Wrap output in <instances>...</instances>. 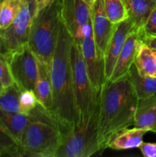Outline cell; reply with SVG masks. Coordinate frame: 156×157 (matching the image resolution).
<instances>
[{"instance_id": "ffe728a7", "label": "cell", "mask_w": 156, "mask_h": 157, "mask_svg": "<svg viewBox=\"0 0 156 157\" xmlns=\"http://www.w3.org/2000/svg\"><path fill=\"white\" fill-rule=\"evenodd\" d=\"M138 72L142 76L156 78V61L152 50L143 42H141L134 61Z\"/></svg>"}, {"instance_id": "d6a6232c", "label": "cell", "mask_w": 156, "mask_h": 157, "mask_svg": "<svg viewBox=\"0 0 156 157\" xmlns=\"http://www.w3.org/2000/svg\"><path fill=\"white\" fill-rule=\"evenodd\" d=\"M152 53H153V55H154V59H155V61H156V50H152Z\"/></svg>"}, {"instance_id": "3957f363", "label": "cell", "mask_w": 156, "mask_h": 157, "mask_svg": "<svg viewBox=\"0 0 156 157\" xmlns=\"http://www.w3.org/2000/svg\"><path fill=\"white\" fill-rule=\"evenodd\" d=\"M61 0L38 10L31 28L28 45L38 61L50 66L61 25Z\"/></svg>"}, {"instance_id": "6da1fadb", "label": "cell", "mask_w": 156, "mask_h": 157, "mask_svg": "<svg viewBox=\"0 0 156 157\" xmlns=\"http://www.w3.org/2000/svg\"><path fill=\"white\" fill-rule=\"evenodd\" d=\"M138 103L128 74L104 83L99 93L97 117L98 137L102 151L116 134L134 124Z\"/></svg>"}, {"instance_id": "5b68a950", "label": "cell", "mask_w": 156, "mask_h": 157, "mask_svg": "<svg viewBox=\"0 0 156 157\" xmlns=\"http://www.w3.org/2000/svg\"><path fill=\"white\" fill-rule=\"evenodd\" d=\"M62 140L59 125L38 120L32 121L21 136L22 156L56 157Z\"/></svg>"}, {"instance_id": "603a6c76", "label": "cell", "mask_w": 156, "mask_h": 157, "mask_svg": "<svg viewBox=\"0 0 156 157\" xmlns=\"http://www.w3.org/2000/svg\"><path fill=\"white\" fill-rule=\"evenodd\" d=\"M21 0H2L0 2V29L9 26L19 11Z\"/></svg>"}, {"instance_id": "277c9868", "label": "cell", "mask_w": 156, "mask_h": 157, "mask_svg": "<svg viewBox=\"0 0 156 157\" xmlns=\"http://www.w3.org/2000/svg\"><path fill=\"white\" fill-rule=\"evenodd\" d=\"M71 65L77 113L76 127H84L97 113L100 90H96L90 81L83 58L80 43L73 40L71 48Z\"/></svg>"}, {"instance_id": "8fae6325", "label": "cell", "mask_w": 156, "mask_h": 157, "mask_svg": "<svg viewBox=\"0 0 156 157\" xmlns=\"http://www.w3.org/2000/svg\"><path fill=\"white\" fill-rule=\"evenodd\" d=\"M91 23L95 44L104 56L116 25L106 14L102 0H96L92 6Z\"/></svg>"}, {"instance_id": "4316f807", "label": "cell", "mask_w": 156, "mask_h": 157, "mask_svg": "<svg viewBox=\"0 0 156 157\" xmlns=\"http://www.w3.org/2000/svg\"><path fill=\"white\" fill-rule=\"evenodd\" d=\"M142 36H153L156 35V7L150 14L146 22L142 29Z\"/></svg>"}, {"instance_id": "8992f818", "label": "cell", "mask_w": 156, "mask_h": 157, "mask_svg": "<svg viewBox=\"0 0 156 157\" xmlns=\"http://www.w3.org/2000/svg\"><path fill=\"white\" fill-rule=\"evenodd\" d=\"M98 111L84 127H76L63 136L56 157H90L102 150L97 130Z\"/></svg>"}, {"instance_id": "7c38bea8", "label": "cell", "mask_w": 156, "mask_h": 157, "mask_svg": "<svg viewBox=\"0 0 156 157\" xmlns=\"http://www.w3.org/2000/svg\"><path fill=\"white\" fill-rule=\"evenodd\" d=\"M135 29L132 23L128 18L116 25L114 32L107 46L104 55L106 80L108 81L111 77L117 58L129 34Z\"/></svg>"}, {"instance_id": "9c48e42d", "label": "cell", "mask_w": 156, "mask_h": 157, "mask_svg": "<svg viewBox=\"0 0 156 157\" xmlns=\"http://www.w3.org/2000/svg\"><path fill=\"white\" fill-rule=\"evenodd\" d=\"M80 47L90 81L96 90H100L106 81L104 56L95 44L93 32L82 40Z\"/></svg>"}, {"instance_id": "9a60e30c", "label": "cell", "mask_w": 156, "mask_h": 157, "mask_svg": "<svg viewBox=\"0 0 156 157\" xmlns=\"http://www.w3.org/2000/svg\"><path fill=\"white\" fill-rule=\"evenodd\" d=\"M133 126L156 133V94L139 100Z\"/></svg>"}, {"instance_id": "4fadbf2b", "label": "cell", "mask_w": 156, "mask_h": 157, "mask_svg": "<svg viewBox=\"0 0 156 157\" xmlns=\"http://www.w3.org/2000/svg\"><path fill=\"white\" fill-rule=\"evenodd\" d=\"M142 33L140 29H135L129 34L121 50L108 81H114L126 75L134 64L139 45L142 42Z\"/></svg>"}, {"instance_id": "ba28073f", "label": "cell", "mask_w": 156, "mask_h": 157, "mask_svg": "<svg viewBox=\"0 0 156 157\" xmlns=\"http://www.w3.org/2000/svg\"><path fill=\"white\" fill-rule=\"evenodd\" d=\"M13 81L21 90H34L38 75V59L28 44L6 55Z\"/></svg>"}, {"instance_id": "5bb4252c", "label": "cell", "mask_w": 156, "mask_h": 157, "mask_svg": "<svg viewBox=\"0 0 156 157\" xmlns=\"http://www.w3.org/2000/svg\"><path fill=\"white\" fill-rule=\"evenodd\" d=\"M38 103L41 106L51 111L53 107L51 80L50 66L38 60V75L34 88Z\"/></svg>"}, {"instance_id": "d4e9b609", "label": "cell", "mask_w": 156, "mask_h": 157, "mask_svg": "<svg viewBox=\"0 0 156 157\" xmlns=\"http://www.w3.org/2000/svg\"><path fill=\"white\" fill-rule=\"evenodd\" d=\"M38 104V99L34 90H24L21 92L19 98L20 113L28 114Z\"/></svg>"}, {"instance_id": "e575fe53", "label": "cell", "mask_w": 156, "mask_h": 157, "mask_svg": "<svg viewBox=\"0 0 156 157\" xmlns=\"http://www.w3.org/2000/svg\"><path fill=\"white\" fill-rule=\"evenodd\" d=\"M2 1V0H0V2H1Z\"/></svg>"}, {"instance_id": "7a4b0ae2", "label": "cell", "mask_w": 156, "mask_h": 157, "mask_svg": "<svg viewBox=\"0 0 156 157\" xmlns=\"http://www.w3.org/2000/svg\"><path fill=\"white\" fill-rule=\"evenodd\" d=\"M72 44L73 38L62 23L50 72L53 94L50 113L59 123L63 136L73 130L77 124L71 65Z\"/></svg>"}, {"instance_id": "d6986e66", "label": "cell", "mask_w": 156, "mask_h": 157, "mask_svg": "<svg viewBox=\"0 0 156 157\" xmlns=\"http://www.w3.org/2000/svg\"><path fill=\"white\" fill-rule=\"evenodd\" d=\"M130 82L139 100L145 99L156 94V78L142 76L136 66H132L128 73Z\"/></svg>"}, {"instance_id": "2e32d148", "label": "cell", "mask_w": 156, "mask_h": 157, "mask_svg": "<svg viewBox=\"0 0 156 157\" xmlns=\"http://www.w3.org/2000/svg\"><path fill=\"white\" fill-rule=\"evenodd\" d=\"M127 16L134 27L142 29L154 8L156 0H123Z\"/></svg>"}, {"instance_id": "44dd1931", "label": "cell", "mask_w": 156, "mask_h": 157, "mask_svg": "<svg viewBox=\"0 0 156 157\" xmlns=\"http://www.w3.org/2000/svg\"><path fill=\"white\" fill-rule=\"evenodd\" d=\"M21 90L15 83L0 92V110L7 113H20L19 98Z\"/></svg>"}, {"instance_id": "836d02e7", "label": "cell", "mask_w": 156, "mask_h": 157, "mask_svg": "<svg viewBox=\"0 0 156 157\" xmlns=\"http://www.w3.org/2000/svg\"><path fill=\"white\" fill-rule=\"evenodd\" d=\"M2 89H3V88H2V87H1V86H0V92H1V91H2Z\"/></svg>"}, {"instance_id": "4dcf8cb0", "label": "cell", "mask_w": 156, "mask_h": 157, "mask_svg": "<svg viewBox=\"0 0 156 157\" xmlns=\"http://www.w3.org/2000/svg\"><path fill=\"white\" fill-rule=\"evenodd\" d=\"M49 3V0H38V11L45 7Z\"/></svg>"}, {"instance_id": "52a82bcc", "label": "cell", "mask_w": 156, "mask_h": 157, "mask_svg": "<svg viewBox=\"0 0 156 157\" xmlns=\"http://www.w3.org/2000/svg\"><path fill=\"white\" fill-rule=\"evenodd\" d=\"M37 12L38 0H21V7L12 22L5 29H0V36L9 53L28 44Z\"/></svg>"}, {"instance_id": "30bf717a", "label": "cell", "mask_w": 156, "mask_h": 157, "mask_svg": "<svg viewBox=\"0 0 156 157\" xmlns=\"http://www.w3.org/2000/svg\"><path fill=\"white\" fill-rule=\"evenodd\" d=\"M61 16L73 38L82 26L91 21V7L83 0H61Z\"/></svg>"}, {"instance_id": "7402d4cb", "label": "cell", "mask_w": 156, "mask_h": 157, "mask_svg": "<svg viewBox=\"0 0 156 157\" xmlns=\"http://www.w3.org/2000/svg\"><path fill=\"white\" fill-rule=\"evenodd\" d=\"M21 157L22 151L20 143L0 123V157Z\"/></svg>"}, {"instance_id": "ac0fdd59", "label": "cell", "mask_w": 156, "mask_h": 157, "mask_svg": "<svg viewBox=\"0 0 156 157\" xmlns=\"http://www.w3.org/2000/svg\"><path fill=\"white\" fill-rule=\"evenodd\" d=\"M35 121L32 113H7L0 110V123L8 129L21 144V139L24 130L30 122Z\"/></svg>"}, {"instance_id": "cb8c5ba5", "label": "cell", "mask_w": 156, "mask_h": 157, "mask_svg": "<svg viewBox=\"0 0 156 157\" xmlns=\"http://www.w3.org/2000/svg\"><path fill=\"white\" fill-rule=\"evenodd\" d=\"M106 15L116 25L128 18L123 0H102Z\"/></svg>"}, {"instance_id": "484cf974", "label": "cell", "mask_w": 156, "mask_h": 157, "mask_svg": "<svg viewBox=\"0 0 156 157\" xmlns=\"http://www.w3.org/2000/svg\"><path fill=\"white\" fill-rule=\"evenodd\" d=\"M13 78L11 75L6 56L0 54V86L2 88L14 84Z\"/></svg>"}, {"instance_id": "83f0119b", "label": "cell", "mask_w": 156, "mask_h": 157, "mask_svg": "<svg viewBox=\"0 0 156 157\" xmlns=\"http://www.w3.org/2000/svg\"><path fill=\"white\" fill-rule=\"evenodd\" d=\"M139 148L145 157H156V143L143 142Z\"/></svg>"}, {"instance_id": "f546056e", "label": "cell", "mask_w": 156, "mask_h": 157, "mask_svg": "<svg viewBox=\"0 0 156 157\" xmlns=\"http://www.w3.org/2000/svg\"><path fill=\"white\" fill-rule=\"evenodd\" d=\"M0 54L5 55V56H6V55L9 54V52H8L7 49H6V45H5L4 44V41H3L1 36H0Z\"/></svg>"}, {"instance_id": "1f68e13d", "label": "cell", "mask_w": 156, "mask_h": 157, "mask_svg": "<svg viewBox=\"0 0 156 157\" xmlns=\"http://www.w3.org/2000/svg\"><path fill=\"white\" fill-rule=\"evenodd\" d=\"M83 1H84L86 4H87L89 6H90V7L92 8V6H93V5L94 4L96 0H83Z\"/></svg>"}, {"instance_id": "e0dca14e", "label": "cell", "mask_w": 156, "mask_h": 157, "mask_svg": "<svg viewBox=\"0 0 156 157\" xmlns=\"http://www.w3.org/2000/svg\"><path fill=\"white\" fill-rule=\"evenodd\" d=\"M148 130L145 129L133 127L125 129L116 134L113 138L107 148L116 150H125L133 148H139L143 143V137Z\"/></svg>"}, {"instance_id": "f1b7e54d", "label": "cell", "mask_w": 156, "mask_h": 157, "mask_svg": "<svg viewBox=\"0 0 156 157\" xmlns=\"http://www.w3.org/2000/svg\"><path fill=\"white\" fill-rule=\"evenodd\" d=\"M142 41L151 50H156V35L153 36H142Z\"/></svg>"}]
</instances>
